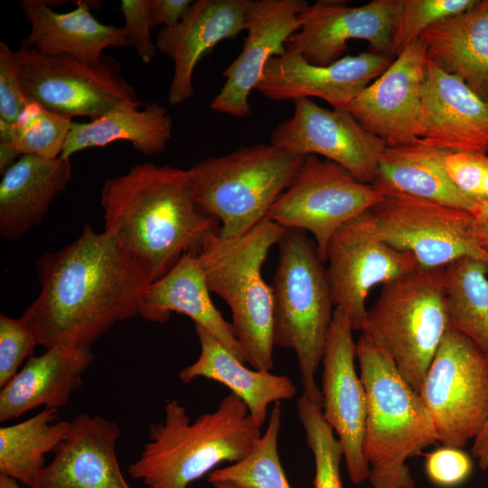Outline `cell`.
I'll return each mask as SVG.
<instances>
[{
    "instance_id": "37",
    "label": "cell",
    "mask_w": 488,
    "mask_h": 488,
    "mask_svg": "<svg viewBox=\"0 0 488 488\" xmlns=\"http://www.w3.org/2000/svg\"><path fill=\"white\" fill-rule=\"evenodd\" d=\"M37 336L21 317L0 315V387H4L18 371L23 361L33 356Z\"/></svg>"
},
{
    "instance_id": "44",
    "label": "cell",
    "mask_w": 488,
    "mask_h": 488,
    "mask_svg": "<svg viewBox=\"0 0 488 488\" xmlns=\"http://www.w3.org/2000/svg\"><path fill=\"white\" fill-rule=\"evenodd\" d=\"M471 453L480 468L488 472V417L477 436L473 439Z\"/></svg>"
},
{
    "instance_id": "12",
    "label": "cell",
    "mask_w": 488,
    "mask_h": 488,
    "mask_svg": "<svg viewBox=\"0 0 488 488\" xmlns=\"http://www.w3.org/2000/svg\"><path fill=\"white\" fill-rule=\"evenodd\" d=\"M367 211L380 238L411 253L421 268L446 267L463 258L488 262V252L473 236L470 211L384 195Z\"/></svg>"
},
{
    "instance_id": "16",
    "label": "cell",
    "mask_w": 488,
    "mask_h": 488,
    "mask_svg": "<svg viewBox=\"0 0 488 488\" xmlns=\"http://www.w3.org/2000/svg\"><path fill=\"white\" fill-rule=\"evenodd\" d=\"M353 329L335 307L322 360V411L338 436L347 472L354 484L369 478L370 467L362 445L367 417V394L357 374Z\"/></svg>"
},
{
    "instance_id": "5",
    "label": "cell",
    "mask_w": 488,
    "mask_h": 488,
    "mask_svg": "<svg viewBox=\"0 0 488 488\" xmlns=\"http://www.w3.org/2000/svg\"><path fill=\"white\" fill-rule=\"evenodd\" d=\"M285 229L268 218L240 237L211 232L196 256L211 292L221 297L232 314L234 334L246 363L253 369L274 367V301L261 268Z\"/></svg>"
},
{
    "instance_id": "25",
    "label": "cell",
    "mask_w": 488,
    "mask_h": 488,
    "mask_svg": "<svg viewBox=\"0 0 488 488\" xmlns=\"http://www.w3.org/2000/svg\"><path fill=\"white\" fill-rule=\"evenodd\" d=\"M72 177L70 158L23 155L0 183V234L16 240L39 226Z\"/></svg>"
},
{
    "instance_id": "13",
    "label": "cell",
    "mask_w": 488,
    "mask_h": 488,
    "mask_svg": "<svg viewBox=\"0 0 488 488\" xmlns=\"http://www.w3.org/2000/svg\"><path fill=\"white\" fill-rule=\"evenodd\" d=\"M367 211L339 228L326 251L333 305L343 312L353 331L361 332L371 289L420 267L411 253L396 249L380 238Z\"/></svg>"
},
{
    "instance_id": "38",
    "label": "cell",
    "mask_w": 488,
    "mask_h": 488,
    "mask_svg": "<svg viewBox=\"0 0 488 488\" xmlns=\"http://www.w3.org/2000/svg\"><path fill=\"white\" fill-rule=\"evenodd\" d=\"M448 177L454 185L474 202H484L483 180L488 155L470 151H450L445 158Z\"/></svg>"
},
{
    "instance_id": "1",
    "label": "cell",
    "mask_w": 488,
    "mask_h": 488,
    "mask_svg": "<svg viewBox=\"0 0 488 488\" xmlns=\"http://www.w3.org/2000/svg\"><path fill=\"white\" fill-rule=\"evenodd\" d=\"M40 293L21 318L44 347H90L117 323L139 314L154 278L106 230L85 225L71 243L36 261Z\"/></svg>"
},
{
    "instance_id": "9",
    "label": "cell",
    "mask_w": 488,
    "mask_h": 488,
    "mask_svg": "<svg viewBox=\"0 0 488 488\" xmlns=\"http://www.w3.org/2000/svg\"><path fill=\"white\" fill-rule=\"evenodd\" d=\"M14 58L26 99L59 115L94 120L123 102H140L112 56L104 54L91 63L69 54H43L20 47Z\"/></svg>"
},
{
    "instance_id": "23",
    "label": "cell",
    "mask_w": 488,
    "mask_h": 488,
    "mask_svg": "<svg viewBox=\"0 0 488 488\" xmlns=\"http://www.w3.org/2000/svg\"><path fill=\"white\" fill-rule=\"evenodd\" d=\"M94 360L90 347H52L30 357L0 391V421L21 417L40 406L59 408L82 384Z\"/></svg>"
},
{
    "instance_id": "47",
    "label": "cell",
    "mask_w": 488,
    "mask_h": 488,
    "mask_svg": "<svg viewBox=\"0 0 488 488\" xmlns=\"http://www.w3.org/2000/svg\"><path fill=\"white\" fill-rule=\"evenodd\" d=\"M212 488H248L230 483H211Z\"/></svg>"
},
{
    "instance_id": "4",
    "label": "cell",
    "mask_w": 488,
    "mask_h": 488,
    "mask_svg": "<svg viewBox=\"0 0 488 488\" xmlns=\"http://www.w3.org/2000/svg\"><path fill=\"white\" fill-rule=\"evenodd\" d=\"M356 358L367 394L362 449L371 488H415L407 462L437 442L431 417L386 349L366 333Z\"/></svg>"
},
{
    "instance_id": "26",
    "label": "cell",
    "mask_w": 488,
    "mask_h": 488,
    "mask_svg": "<svg viewBox=\"0 0 488 488\" xmlns=\"http://www.w3.org/2000/svg\"><path fill=\"white\" fill-rule=\"evenodd\" d=\"M210 293L196 256L186 254L149 286L141 300L139 314L146 321L164 324L170 319L171 313L183 314L246 363L232 324L215 307Z\"/></svg>"
},
{
    "instance_id": "15",
    "label": "cell",
    "mask_w": 488,
    "mask_h": 488,
    "mask_svg": "<svg viewBox=\"0 0 488 488\" xmlns=\"http://www.w3.org/2000/svg\"><path fill=\"white\" fill-rule=\"evenodd\" d=\"M400 0H373L361 6L346 1L318 0L300 13V29L286 51L307 62L327 66L342 58L350 40H364L373 52L391 55ZM393 57V56H392Z\"/></svg>"
},
{
    "instance_id": "32",
    "label": "cell",
    "mask_w": 488,
    "mask_h": 488,
    "mask_svg": "<svg viewBox=\"0 0 488 488\" xmlns=\"http://www.w3.org/2000/svg\"><path fill=\"white\" fill-rule=\"evenodd\" d=\"M449 327L488 357V262L463 258L445 267Z\"/></svg>"
},
{
    "instance_id": "29",
    "label": "cell",
    "mask_w": 488,
    "mask_h": 488,
    "mask_svg": "<svg viewBox=\"0 0 488 488\" xmlns=\"http://www.w3.org/2000/svg\"><path fill=\"white\" fill-rule=\"evenodd\" d=\"M194 327L201 352L193 363L179 372L183 382L205 378L225 385L246 404L258 427L266 421L270 404L296 396V388L288 377L245 367L205 329L199 325Z\"/></svg>"
},
{
    "instance_id": "6",
    "label": "cell",
    "mask_w": 488,
    "mask_h": 488,
    "mask_svg": "<svg viewBox=\"0 0 488 488\" xmlns=\"http://www.w3.org/2000/svg\"><path fill=\"white\" fill-rule=\"evenodd\" d=\"M271 285L274 344L295 351L303 393L322 402L315 372L322 362L333 321V296L326 267L307 232L285 229Z\"/></svg>"
},
{
    "instance_id": "14",
    "label": "cell",
    "mask_w": 488,
    "mask_h": 488,
    "mask_svg": "<svg viewBox=\"0 0 488 488\" xmlns=\"http://www.w3.org/2000/svg\"><path fill=\"white\" fill-rule=\"evenodd\" d=\"M270 144L302 155L324 156L366 184L373 183L387 147L346 108H324L309 98L294 101L292 117L275 127Z\"/></svg>"
},
{
    "instance_id": "42",
    "label": "cell",
    "mask_w": 488,
    "mask_h": 488,
    "mask_svg": "<svg viewBox=\"0 0 488 488\" xmlns=\"http://www.w3.org/2000/svg\"><path fill=\"white\" fill-rule=\"evenodd\" d=\"M191 0H151L150 19L152 28L176 26L192 5Z\"/></svg>"
},
{
    "instance_id": "36",
    "label": "cell",
    "mask_w": 488,
    "mask_h": 488,
    "mask_svg": "<svg viewBox=\"0 0 488 488\" xmlns=\"http://www.w3.org/2000/svg\"><path fill=\"white\" fill-rule=\"evenodd\" d=\"M476 0H400L391 55L398 56L420 34L440 20L460 14Z\"/></svg>"
},
{
    "instance_id": "8",
    "label": "cell",
    "mask_w": 488,
    "mask_h": 488,
    "mask_svg": "<svg viewBox=\"0 0 488 488\" xmlns=\"http://www.w3.org/2000/svg\"><path fill=\"white\" fill-rule=\"evenodd\" d=\"M448 328L445 267H419L383 285L361 332L386 349L418 393Z\"/></svg>"
},
{
    "instance_id": "31",
    "label": "cell",
    "mask_w": 488,
    "mask_h": 488,
    "mask_svg": "<svg viewBox=\"0 0 488 488\" xmlns=\"http://www.w3.org/2000/svg\"><path fill=\"white\" fill-rule=\"evenodd\" d=\"M57 408H46L20 423L0 428V474L30 488L44 466V455L54 452L66 436L70 421L56 420Z\"/></svg>"
},
{
    "instance_id": "39",
    "label": "cell",
    "mask_w": 488,
    "mask_h": 488,
    "mask_svg": "<svg viewBox=\"0 0 488 488\" xmlns=\"http://www.w3.org/2000/svg\"><path fill=\"white\" fill-rule=\"evenodd\" d=\"M425 469L434 484L451 488L463 483L470 476L473 463L462 448L442 445L426 455Z\"/></svg>"
},
{
    "instance_id": "28",
    "label": "cell",
    "mask_w": 488,
    "mask_h": 488,
    "mask_svg": "<svg viewBox=\"0 0 488 488\" xmlns=\"http://www.w3.org/2000/svg\"><path fill=\"white\" fill-rule=\"evenodd\" d=\"M450 151L415 140L385 148L373 183L383 196H404L471 211L477 202L465 196L447 175Z\"/></svg>"
},
{
    "instance_id": "48",
    "label": "cell",
    "mask_w": 488,
    "mask_h": 488,
    "mask_svg": "<svg viewBox=\"0 0 488 488\" xmlns=\"http://www.w3.org/2000/svg\"><path fill=\"white\" fill-rule=\"evenodd\" d=\"M483 195H484V202H488V169L486 171L484 180H483Z\"/></svg>"
},
{
    "instance_id": "40",
    "label": "cell",
    "mask_w": 488,
    "mask_h": 488,
    "mask_svg": "<svg viewBox=\"0 0 488 488\" xmlns=\"http://www.w3.org/2000/svg\"><path fill=\"white\" fill-rule=\"evenodd\" d=\"M151 0H122L123 26L129 46H133L141 61L148 64L155 56L156 45L151 35Z\"/></svg>"
},
{
    "instance_id": "10",
    "label": "cell",
    "mask_w": 488,
    "mask_h": 488,
    "mask_svg": "<svg viewBox=\"0 0 488 488\" xmlns=\"http://www.w3.org/2000/svg\"><path fill=\"white\" fill-rule=\"evenodd\" d=\"M443 446L464 447L488 417V357L449 327L418 392Z\"/></svg>"
},
{
    "instance_id": "35",
    "label": "cell",
    "mask_w": 488,
    "mask_h": 488,
    "mask_svg": "<svg viewBox=\"0 0 488 488\" xmlns=\"http://www.w3.org/2000/svg\"><path fill=\"white\" fill-rule=\"evenodd\" d=\"M296 404L306 443L314 459V487L343 488L340 474L342 445L324 418L322 402L302 394Z\"/></svg>"
},
{
    "instance_id": "3",
    "label": "cell",
    "mask_w": 488,
    "mask_h": 488,
    "mask_svg": "<svg viewBox=\"0 0 488 488\" xmlns=\"http://www.w3.org/2000/svg\"><path fill=\"white\" fill-rule=\"evenodd\" d=\"M164 413L162 423L150 426L147 443L128 467L147 488H188L221 463L242 460L261 436L248 407L232 392L193 422L174 399Z\"/></svg>"
},
{
    "instance_id": "34",
    "label": "cell",
    "mask_w": 488,
    "mask_h": 488,
    "mask_svg": "<svg viewBox=\"0 0 488 488\" xmlns=\"http://www.w3.org/2000/svg\"><path fill=\"white\" fill-rule=\"evenodd\" d=\"M72 124L71 117L28 100L14 124L0 123V141L11 142L22 155L55 159L64 149Z\"/></svg>"
},
{
    "instance_id": "41",
    "label": "cell",
    "mask_w": 488,
    "mask_h": 488,
    "mask_svg": "<svg viewBox=\"0 0 488 488\" xmlns=\"http://www.w3.org/2000/svg\"><path fill=\"white\" fill-rule=\"evenodd\" d=\"M27 102L18 78L14 51L0 42V123L14 124Z\"/></svg>"
},
{
    "instance_id": "22",
    "label": "cell",
    "mask_w": 488,
    "mask_h": 488,
    "mask_svg": "<svg viewBox=\"0 0 488 488\" xmlns=\"http://www.w3.org/2000/svg\"><path fill=\"white\" fill-rule=\"evenodd\" d=\"M120 435L114 421L78 414L53 459L31 488H132L116 455Z\"/></svg>"
},
{
    "instance_id": "18",
    "label": "cell",
    "mask_w": 488,
    "mask_h": 488,
    "mask_svg": "<svg viewBox=\"0 0 488 488\" xmlns=\"http://www.w3.org/2000/svg\"><path fill=\"white\" fill-rule=\"evenodd\" d=\"M426 61V48L418 38L346 108L366 130L388 146L417 139Z\"/></svg>"
},
{
    "instance_id": "45",
    "label": "cell",
    "mask_w": 488,
    "mask_h": 488,
    "mask_svg": "<svg viewBox=\"0 0 488 488\" xmlns=\"http://www.w3.org/2000/svg\"><path fill=\"white\" fill-rule=\"evenodd\" d=\"M22 155L11 142L0 141V171L5 173Z\"/></svg>"
},
{
    "instance_id": "24",
    "label": "cell",
    "mask_w": 488,
    "mask_h": 488,
    "mask_svg": "<svg viewBox=\"0 0 488 488\" xmlns=\"http://www.w3.org/2000/svg\"><path fill=\"white\" fill-rule=\"evenodd\" d=\"M89 3L77 2L75 9L57 13L47 1L21 0L31 30L20 46L43 54H69L91 63L98 62L108 47H129L124 28L99 22L89 12Z\"/></svg>"
},
{
    "instance_id": "19",
    "label": "cell",
    "mask_w": 488,
    "mask_h": 488,
    "mask_svg": "<svg viewBox=\"0 0 488 488\" xmlns=\"http://www.w3.org/2000/svg\"><path fill=\"white\" fill-rule=\"evenodd\" d=\"M305 0H249L245 17L248 32L242 51L222 72L225 83L211 103L220 113L247 117L249 97L267 61L286 53V42L300 29Z\"/></svg>"
},
{
    "instance_id": "20",
    "label": "cell",
    "mask_w": 488,
    "mask_h": 488,
    "mask_svg": "<svg viewBox=\"0 0 488 488\" xmlns=\"http://www.w3.org/2000/svg\"><path fill=\"white\" fill-rule=\"evenodd\" d=\"M416 140L452 152L488 153V103L427 59Z\"/></svg>"
},
{
    "instance_id": "27",
    "label": "cell",
    "mask_w": 488,
    "mask_h": 488,
    "mask_svg": "<svg viewBox=\"0 0 488 488\" xmlns=\"http://www.w3.org/2000/svg\"><path fill=\"white\" fill-rule=\"evenodd\" d=\"M427 59L488 103V0L446 17L419 36Z\"/></svg>"
},
{
    "instance_id": "7",
    "label": "cell",
    "mask_w": 488,
    "mask_h": 488,
    "mask_svg": "<svg viewBox=\"0 0 488 488\" xmlns=\"http://www.w3.org/2000/svg\"><path fill=\"white\" fill-rule=\"evenodd\" d=\"M305 156L257 144L207 157L189 169L194 200L203 213L219 221V236L240 237L267 218Z\"/></svg>"
},
{
    "instance_id": "33",
    "label": "cell",
    "mask_w": 488,
    "mask_h": 488,
    "mask_svg": "<svg viewBox=\"0 0 488 488\" xmlns=\"http://www.w3.org/2000/svg\"><path fill=\"white\" fill-rule=\"evenodd\" d=\"M281 405L275 403L265 433L242 460L211 472L207 481L230 483L248 488H291L277 452Z\"/></svg>"
},
{
    "instance_id": "2",
    "label": "cell",
    "mask_w": 488,
    "mask_h": 488,
    "mask_svg": "<svg viewBox=\"0 0 488 488\" xmlns=\"http://www.w3.org/2000/svg\"><path fill=\"white\" fill-rule=\"evenodd\" d=\"M100 203L105 230L141 258L154 282L186 254L197 256L219 221L198 207L189 170L137 164L108 179Z\"/></svg>"
},
{
    "instance_id": "17",
    "label": "cell",
    "mask_w": 488,
    "mask_h": 488,
    "mask_svg": "<svg viewBox=\"0 0 488 488\" xmlns=\"http://www.w3.org/2000/svg\"><path fill=\"white\" fill-rule=\"evenodd\" d=\"M392 61V56L372 52L318 66L298 53L286 52L267 61L255 90L273 101L316 97L333 108H346Z\"/></svg>"
},
{
    "instance_id": "43",
    "label": "cell",
    "mask_w": 488,
    "mask_h": 488,
    "mask_svg": "<svg viewBox=\"0 0 488 488\" xmlns=\"http://www.w3.org/2000/svg\"><path fill=\"white\" fill-rule=\"evenodd\" d=\"M470 211L473 214V236L479 245L488 252V202L476 203Z\"/></svg>"
},
{
    "instance_id": "21",
    "label": "cell",
    "mask_w": 488,
    "mask_h": 488,
    "mask_svg": "<svg viewBox=\"0 0 488 488\" xmlns=\"http://www.w3.org/2000/svg\"><path fill=\"white\" fill-rule=\"evenodd\" d=\"M249 0H197L173 28L163 27L156 49L174 61L168 103L177 106L192 97V75L202 58L220 42L245 30Z\"/></svg>"
},
{
    "instance_id": "46",
    "label": "cell",
    "mask_w": 488,
    "mask_h": 488,
    "mask_svg": "<svg viewBox=\"0 0 488 488\" xmlns=\"http://www.w3.org/2000/svg\"><path fill=\"white\" fill-rule=\"evenodd\" d=\"M0 488H21L18 482L5 474H0Z\"/></svg>"
},
{
    "instance_id": "11",
    "label": "cell",
    "mask_w": 488,
    "mask_h": 488,
    "mask_svg": "<svg viewBox=\"0 0 488 488\" xmlns=\"http://www.w3.org/2000/svg\"><path fill=\"white\" fill-rule=\"evenodd\" d=\"M383 195L338 164L307 155L267 218L284 229L310 232L326 262L328 244L344 223L366 211Z\"/></svg>"
},
{
    "instance_id": "30",
    "label": "cell",
    "mask_w": 488,
    "mask_h": 488,
    "mask_svg": "<svg viewBox=\"0 0 488 488\" xmlns=\"http://www.w3.org/2000/svg\"><path fill=\"white\" fill-rule=\"evenodd\" d=\"M140 105L123 102L90 122H73L61 156L70 158L77 152L119 140L130 142L145 155L164 152L172 139V119L158 103L148 102L143 109Z\"/></svg>"
}]
</instances>
